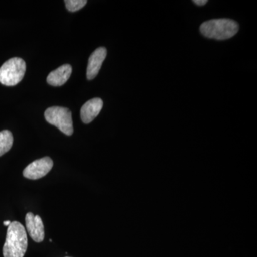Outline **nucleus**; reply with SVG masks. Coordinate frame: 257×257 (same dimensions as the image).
I'll list each match as a JSON object with an SVG mask.
<instances>
[{
  "label": "nucleus",
  "mask_w": 257,
  "mask_h": 257,
  "mask_svg": "<svg viewBox=\"0 0 257 257\" xmlns=\"http://www.w3.org/2000/svg\"><path fill=\"white\" fill-rule=\"evenodd\" d=\"M66 8L69 12H77L82 9L86 5L87 1L86 0H65Z\"/></svg>",
  "instance_id": "obj_11"
},
{
  "label": "nucleus",
  "mask_w": 257,
  "mask_h": 257,
  "mask_svg": "<svg viewBox=\"0 0 257 257\" xmlns=\"http://www.w3.org/2000/svg\"><path fill=\"white\" fill-rule=\"evenodd\" d=\"M72 72V66L69 64H64L49 74L47 82L54 87L63 85L70 78Z\"/></svg>",
  "instance_id": "obj_9"
},
{
  "label": "nucleus",
  "mask_w": 257,
  "mask_h": 257,
  "mask_svg": "<svg viewBox=\"0 0 257 257\" xmlns=\"http://www.w3.org/2000/svg\"><path fill=\"white\" fill-rule=\"evenodd\" d=\"M103 107V101L100 98H94L87 101L80 111L81 119L84 124H89L95 119Z\"/></svg>",
  "instance_id": "obj_8"
},
{
  "label": "nucleus",
  "mask_w": 257,
  "mask_h": 257,
  "mask_svg": "<svg viewBox=\"0 0 257 257\" xmlns=\"http://www.w3.org/2000/svg\"><path fill=\"white\" fill-rule=\"evenodd\" d=\"M66 257H69V256H66Z\"/></svg>",
  "instance_id": "obj_14"
},
{
  "label": "nucleus",
  "mask_w": 257,
  "mask_h": 257,
  "mask_svg": "<svg viewBox=\"0 0 257 257\" xmlns=\"http://www.w3.org/2000/svg\"><path fill=\"white\" fill-rule=\"evenodd\" d=\"M26 72V63L19 57L10 59L0 67V83L5 86H15L23 80Z\"/></svg>",
  "instance_id": "obj_3"
},
{
  "label": "nucleus",
  "mask_w": 257,
  "mask_h": 257,
  "mask_svg": "<svg viewBox=\"0 0 257 257\" xmlns=\"http://www.w3.org/2000/svg\"><path fill=\"white\" fill-rule=\"evenodd\" d=\"M25 223L30 237L37 243L43 241L45 239V228L41 217L29 212L25 216Z\"/></svg>",
  "instance_id": "obj_6"
},
{
  "label": "nucleus",
  "mask_w": 257,
  "mask_h": 257,
  "mask_svg": "<svg viewBox=\"0 0 257 257\" xmlns=\"http://www.w3.org/2000/svg\"><path fill=\"white\" fill-rule=\"evenodd\" d=\"M107 51L104 47H99L91 55L88 62L87 77L91 80L95 78L100 70L101 65L105 60Z\"/></svg>",
  "instance_id": "obj_7"
},
{
  "label": "nucleus",
  "mask_w": 257,
  "mask_h": 257,
  "mask_svg": "<svg viewBox=\"0 0 257 257\" xmlns=\"http://www.w3.org/2000/svg\"><path fill=\"white\" fill-rule=\"evenodd\" d=\"M11 224V221H5L4 222H3V224L5 225V226H8L9 225Z\"/></svg>",
  "instance_id": "obj_13"
},
{
  "label": "nucleus",
  "mask_w": 257,
  "mask_h": 257,
  "mask_svg": "<svg viewBox=\"0 0 257 257\" xmlns=\"http://www.w3.org/2000/svg\"><path fill=\"white\" fill-rule=\"evenodd\" d=\"M26 231L21 223L13 221L8 226L6 241L3 246L4 257H24L28 249Z\"/></svg>",
  "instance_id": "obj_1"
},
{
  "label": "nucleus",
  "mask_w": 257,
  "mask_h": 257,
  "mask_svg": "<svg viewBox=\"0 0 257 257\" xmlns=\"http://www.w3.org/2000/svg\"><path fill=\"white\" fill-rule=\"evenodd\" d=\"M45 119L50 124L59 128L62 133L71 136L74 133L72 112L62 106H52L45 112Z\"/></svg>",
  "instance_id": "obj_4"
},
{
  "label": "nucleus",
  "mask_w": 257,
  "mask_h": 257,
  "mask_svg": "<svg viewBox=\"0 0 257 257\" xmlns=\"http://www.w3.org/2000/svg\"><path fill=\"white\" fill-rule=\"evenodd\" d=\"M54 163L49 157H43L34 161L27 166L23 171V176L25 178L36 180L46 176L53 167Z\"/></svg>",
  "instance_id": "obj_5"
},
{
  "label": "nucleus",
  "mask_w": 257,
  "mask_h": 257,
  "mask_svg": "<svg viewBox=\"0 0 257 257\" xmlns=\"http://www.w3.org/2000/svg\"><path fill=\"white\" fill-rule=\"evenodd\" d=\"M13 145V134L9 130L0 132V157L9 152Z\"/></svg>",
  "instance_id": "obj_10"
},
{
  "label": "nucleus",
  "mask_w": 257,
  "mask_h": 257,
  "mask_svg": "<svg viewBox=\"0 0 257 257\" xmlns=\"http://www.w3.org/2000/svg\"><path fill=\"white\" fill-rule=\"evenodd\" d=\"M239 31V25L229 19H215L202 23L201 33L207 38L224 40L234 37Z\"/></svg>",
  "instance_id": "obj_2"
},
{
  "label": "nucleus",
  "mask_w": 257,
  "mask_h": 257,
  "mask_svg": "<svg viewBox=\"0 0 257 257\" xmlns=\"http://www.w3.org/2000/svg\"><path fill=\"white\" fill-rule=\"evenodd\" d=\"M193 3H195L196 5L199 6H203V5L207 4L208 1L207 0H194Z\"/></svg>",
  "instance_id": "obj_12"
}]
</instances>
